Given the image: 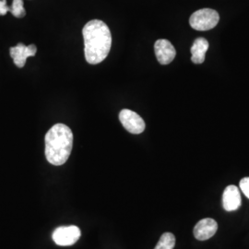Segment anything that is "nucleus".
Returning <instances> with one entry per match:
<instances>
[{
  "mask_svg": "<svg viewBox=\"0 0 249 249\" xmlns=\"http://www.w3.org/2000/svg\"><path fill=\"white\" fill-rule=\"evenodd\" d=\"M84 53L87 62L96 65L103 62L112 46V35L107 24L100 19L89 21L82 30Z\"/></svg>",
  "mask_w": 249,
  "mask_h": 249,
  "instance_id": "obj_1",
  "label": "nucleus"
},
{
  "mask_svg": "<svg viewBox=\"0 0 249 249\" xmlns=\"http://www.w3.org/2000/svg\"><path fill=\"white\" fill-rule=\"evenodd\" d=\"M45 142L46 160L55 166L64 164L71 153V129L67 124H55L45 135Z\"/></svg>",
  "mask_w": 249,
  "mask_h": 249,
  "instance_id": "obj_2",
  "label": "nucleus"
},
{
  "mask_svg": "<svg viewBox=\"0 0 249 249\" xmlns=\"http://www.w3.org/2000/svg\"><path fill=\"white\" fill-rule=\"evenodd\" d=\"M220 16L214 9H202L195 11L189 18L190 26L196 31H209L218 24Z\"/></svg>",
  "mask_w": 249,
  "mask_h": 249,
  "instance_id": "obj_3",
  "label": "nucleus"
},
{
  "mask_svg": "<svg viewBox=\"0 0 249 249\" xmlns=\"http://www.w3.org/2000/svg\"><path fill=\"white\" fill-rule=\"evenodd\" d=\"M80 234V228L75 225L61 226L53 231V240L57 246L70 247L78 242Z\"/></svg>",
  "mask_w": 249,
  "mask_h": 249,
  "instance_id": "obj_4",
  "label": "nucleus"
},
{
  "mask_svg": "<svg viewBox=\"0 0 249 249\" xmlns=\"http://www.w3.org/2000/svg\"><path fill=\"white\" fill-rule=\"evenodd\" d=\"M119 120L124 128L131 134L142 133L146 126L142 116L129 109H123L120 112Z\"/></svg>",
  "mask_w": 249,
  "mask_h": 249,
  "instance_id": "obj_5",
  "label": "nucleus"
},
{
  "mask_svg": "<svg viewBox=\"0 0 249 249\" xmlns=\"http://www.w3.org/2000/svg\"><path fill=\"white\" fill-rule=\"evenodd\" d=\"M154 51L157 57V60L161 65H168L172 62L176 55L177 51L171 42L165 39H160L156 41L154 45Z\"/></svg>",
  "mask_w": 249,
  "mask_h": 249,
  "instance_id": "obj_6",
  "label": "nucleus"
},
{
  "mask_svg": "<svg viewBox=\"0 0 249 249\" xmlns=\"http://www.w3.org/2000/svg\"><path fill=\"white\" fill-rule=\"evenodd\" d=\"M37 52V48L35 45H30L26 46L21 43H19L16 46L11 47L9 50L10 56L12 57L15 65L21 69L25 66L28 57L35 56Z\"/></svg>",
  "mask_w": 249,
  "mask_h": 249,
  "instance_id": "obj_7",
  "label": "nucleus"
},
{
  "mask_svg": "<svg viewBox=\"0 0 249 249\" xmlns=\"http://www.w3.org/2000/svg\"><path fill=\"white\" fill-rule=\"evenodd\" d=\"M218 230V223L211 218L200 220L194 227V236L197 240L205 241L212 238Z\"/></svg>",
  "mask_w": 249,
  "mask_h": 249,
  "instance_id": "obj_8",
  "label": "nucleus"
},
{
  "mask_svg": "<svg viewBox=\"0 0 249 249\" xmlns=\"http://www.w3.org/2000/svg\"><path fill=\"white\" fill-rule=\"evenodd\" d=\"M242 199H241L240 191L238 187L235 186H229L224 189L223 195V209L226 212H234L240 208Z\"/></svg>",
  "mask_w": 249,
  "mask_h": 249,
  "instance_id": "obj_9",
  "label": "nucleus"
},
{
  "mask_svg": "<svg viewBox=\"0 0 249 249\" xmlns=\"http://www.w3.org/2000/svg\"><path fill=\"white\" fill-rule=\"evenodd\" d=\"M209 49V42L205 38H197L191 46V60L195 64H202L205 61V54Z\"/></svg>",
  "mask_w": 249,
  "mask_h": 249,
  "instance_id": "obj_10",
  "label": "nucleus"
},
{
  "mask_svg": "<svg viewBox=\"0 0 249 249\" xmlns=\"http://www.w3.org/2000/svg\"><path fill=\"white\" fill-rule=\"evenodd\" d=\"M176 246V237L172 232H164L160 236L154 249H174Z\"/></svg>",
  "mask_w": 249,
  "mask_h": 249,
  "instance_id": "obj_11",
  "label": "nucleus"
},
{
  "mask_svg": "<svg viewBox=\"0 0 249 249\" xmlns=\"http://www.w3.org/2000/svg\"><path fill=\"white\" fill-rule=\"evenodd\" d=\"M9 12L16 18H23L26 15V10L23 7V0H13L9 7Z\"/></svg>",
  "mask_w": 249,
  "mask_h": 249,
  "instance_id": "obj_12",
  "label": "nucleus"
},
{
  "mask_svg": "<svg viewBox=\"0 0 249 249\" xmlns=\"http://www.w3.org/2000/svg\"><path fill=\"white\" fill-rule=\"evenodd\" d=\"M240 188L245 196L249 198V178H243L241 180Z\"/></svg>",
  "mask_w": 249,
  "mask_h": 249,
  "instance_id": "obj_13",
  "label": "nucleus"
},
{
  "mask_svg": "<svg viewBox=\"0 0 249 249\" xmlns=\"http://www.w3.org/2000/svg\"><path fill=\"white\" fill-rule=\"evenodd\" d=\"M9 11V6H8L7 0H0V16L6 15Z\"/></svg>",
  "mask_w": 249,
  "mask_h": 249,
  "instance_id": "obj_14",
  "label": "nucleus"
}]
</instances>
